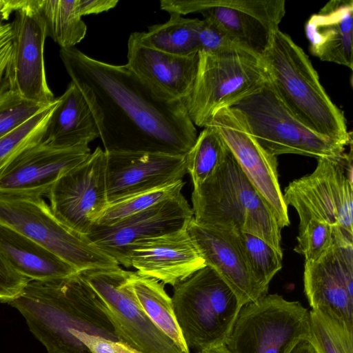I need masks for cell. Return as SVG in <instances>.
<instances>
[{"instance_id":"obj_36","label":"cell","mask_w":353,"mask_h":353,"mask_svg":"<svg viewBox=\"0 0 353 353\" xmlns=\"http://www.w3.org/2000/svg\"><path fill=\"white\" fill-rule=\"evenodd\" d=\"M199 52H215L241 46L212 21L201 20L198 35Z\"/></svg>"},{"instance_id":"obj_8","label":"cell","mask_w":353,"mask_h":353,"mask_svg":"<svg viewBox=\"0 0 353 353\" xmlns=\"http://www.w3.org/2000/svg\"><path fill=\"white\" fill-rule=\"evenodd\" d=\"M0 223L51 251L78 272L119 265L86 236L62 223L43 197L0 195Z\"/></svg>"},{"instance_id":"obj_33","label":"cell","mask_w":353,"mask_h":353,"mask_svg":"<svg viewBox=\"0 0 353 353\" xmlns=\"http://www.w3.org/2000/svg\"><path fill=\"white\" fill-rule=\"evenodd\" d=\"M254 277L268 294L273 277L282 268L283 252L251 234L239 233Z\"/></svg>"},{"instance_id":"obj_32","label":"cell","mask_w":353,"mask_h":353,"mask_svg":"<svg viewBox=\"0 0 353 353\" xmlns=\"http://www.w3.org/2000/svg\"><path fill=\"white\" fill-rule=\"evenodd\" d=\"M184 181H177L170 185L137 194L122 200L108 203L95 223L98 225H110L165 200L181 194Z\"/></svg>"},{"instance_id":"obj_28","label":"cell","mask_w":353,"mask_h":353,"mask_svg":"<svg viewBox=\"0 0 353 353\" xmlns=\"http://www.w3.org/2000/svg\"><path fill=\"white\" fill-rule=\"evenodd\" d=\"M43 19L46 36L61 48H74L85 36L87 27L78 10V0H32Z\"/></svg>"},{"instance_id":"obj_6","label":"cell","mask_w":353,"mask_h":353,"mask_svg":"<svg viewBox=\"0 0 353 353\" xmlns=\"http://www.w3.org/2000/svg\"><path fill=\"white\" fill-rule=\"evenodd\" d=\"M172 300L188 348L199 352L226 344L243 306L228 285L208 265L174 286Z\"/></svg>"},{"instance_id":"obj_41","label":"cell","mask_w":353,"mask_h":353,"mask_svg":"<svg viewBox=\"0 0 353 353\" xmlns=\"http://www.w3.org/2000/svg\"><path fill=\"white\" fill-rule=\"evenodd\" d=\"M26 0H0V23L8 19L11 13L19 10Z\"/></svg>"},{"instance_id":"obj_15","label":"cell","mask_w":353,"mask_h":353,"mask_svg":"<svg viewBox=\"0 0 353 353\" xmlns=\"http://www.w3.org/2000/svg\"><path fill=\"white\" fill-rule=\"evenodd\" d=\"M183 14L199 12L239 44L262 55L285 14L284 0H183Z\"/></svg>"},{"instance_id":"obj_43","label":"cell","mask_w":353,"mask_h":353,"mask_svg":"<svg viewBox=\"0 0 353 353\" xmlns=\"http://www.w3.org/2000/svg\"><path fill=\"white\" fill-rule=\"evenodd\" d=\"M199 353H231L225 345L212 347L199 351Z\"/></svg>"},{"instance_id":"obj_38","label":"cell","mask_w":353,"mask_h":353,"mask_svg":"<svg viewBox=\"0 0 353 353\" xmlns=\"http://www.w3.org/2000/svg\"><path fill=\"white\" fill-rule=\"evenodd\" d=\"M74 337L82 342L91 353H141L123 342L99 336L77 332Z\"/></svg>"},{"instance_id":"obj_24","label":"cell","mask_w":353,"mask_h":353,"mask_svg":"<svg viewBox=\"0 0 353 353\" xmlns=\"http://www.w3.org/2000/svg\"><path fill=\"white\" fill-rule=\"evenodd\" d=\"M57 99L43 141L66 148L88 145L99 137L93 114L83 95L72 81Z\"/></svg>"},{"instance_id":"obj_21","label":"cell","mask_w":353,"mask_h":353,"mask_svg":"<svg viewBox=\"0 0 353 353\" xmlns=\"http://www.w3.org/2000/svg\"><path fill=\"white\" fill-rule=\"evenodd\" d=\"M304 292L312 310L353 326V267L331 246L315 261H305Z\"/></svg>"},{"instance_id":"obj_23","label":"cell","mask_w":353,"mask_h":353,"mask_svg":"<svg viewBox=\"0 0 353 353\" xmlns=\"http://www.w3.org/2000/svg\"><path fill=\"white\" fill-rule=\"evenodd\" d=\"M352 0H331L312 14L305 24L311 53L352 70Z\"/></svg>"},{"instance_id":"obj_13","label":"cell","mask_w":353,"mask_h":353,"mask_svg":"<svg viewBox=\"0 0 353 353\" xmlns=\"http://www.w3.org/2000/svg\"><path fill=\"white\" fill-rule=\"evenodd\" d=\"M207 125L219 132L242 171L274 212L281 228L288 226V206L279 182L277 157L257 142L243 114L233 107L223 108L214 114Z\"/></svg>"},{"instance_id":"obj_7","label":"cell","mask_w":353,"mask_h":353,"mask_svg":"<svg viewBox=\"0 0 353 353\" xmlns=\"http://www.w3.org/2000/svg\"><path fill=\"white\" fill-rule=\"evenodd\" d=\"M232 107L244 116L251 133L270 154L339 158L345 145L312 130L283 102L270 79Z\"/></svg>"},{"instance_id":"obj_29","label":"cell","mask_w":353,"mask_h":353,"mask_svg":"<svg viewBox=\"0 0 353 353\" xmlns=\"http://www.w3.org/2000/svg\"><path fill=\"white\" fill-rule=\"evenodd\" d=\"M226 144L219 132L207 125L197 137L195 143L185 155L187 173L192 179L193 188L205 181L221 163Z\"/></svg>"},{"instance_id":"obj_40","label":"cell","mask_w":353,"mask_h":353,"mask_svg":"<svg viewBox=\"0 0 353 353\" xmlns=\"http://www.w3.org/2000/svg\"><path fill=\"white\" fill-rule=\"evenodd\" d=\"M117 0H78V10L81 17L99 14L114 8Z\"/></svg>"},{"instance_id":"obj_22","label":"cell","mask_w":353,"mask_h":353,"mask_svg":"<svg viewBox=\"0 0 353 353\" xmlns=\"http://www.w3.org/2000/svg\"><path fill=\"white\" fill-rule=\"evenodd\" d=\"M127 65L143 80L162 92L183 101L196 80L199 52L179 56L142 43L132 32L128 41Z\"/></svg>"},{"instance_id":"obj_26","label":"cell","mask_w":353,"mask_h":353,"mask_svg":"<svg viewBox=\"0 0 353 353\" xmlns=\"http://www.w3.org/2000/svg\"><path fill=\"white\" fill-rule=\"evenodd\" d=\"M129 282L138 303L150 320L183 353H190L176 319L172 298L166 293L164 285L137 272H131Z\"/></svg>"},{"instance_id":"obj_14","label":"cell","mask_w":353,"mask_h":353,"mask_svg":"<svg viewBox=\"0 0 353 353\" xmlns=\"http://www.w3.org/2000/svg\"><path fill=\"white\" fill-rule=\"evenodd\" d=\"M193 211L181 194L110 225L94 224L86 236L119 265L130 267L128 255L147 240L187 229Z\"/></svg>"},{"instance_id":"obj_1","label":"cell","mask_w":353,"mask_h":353,"mask_svg":"<svg viewBox=\"0 0 353 353\" xmlns=\"http://www.w3.org/2000/svg\"><path fill=\"white\" fill-rule=\"evenodd\" d=\"M60 58L86 100L105 152L185 156L197 139L183 100L150 85L127 65L107 63L76 48Z\"/></svg>"},{"instance_id":"obj_39","label":"cell","mask_w":353,"mask_h":353,"mask_svg":"<svg viewBox=\"0 0 353 353\" xmlns=\"http://www.w3.org/2000/svg\"><path fill=\"white\" fill-rule=\"evenodd\" d=\"M14 44L11 23H0V94L8 90L6 74Z\"/></svg>"},{"instance_id":"obj_2","label":"cell","mask_w":353,"mask_h":353,"mask_svg":"<svg viewBox=\"0 0 353 353\" xmlns=\"http://www.w3.org/2000/svg\"><path fill=\"white\" fill-rule=\"evenodd\" d=\"M8 304L22 314L47 353H91L74 337L77 332L120 341L104 305L79 272L30 281Z\"/></svg>"},{"instance_id":"obj_16","label":"cell","mask_w":353,"mask_h":353,"mask_svg":"<svg viewBox=\"0 0 353 353\" xmlns=\"http://www.w3.org/2000/svg\"><path fill=\"white\" fill-rule=\"evenodd\" d=\"M11 23L14 44L6 74L8 90L38 103L50 104L56 98L46 80V27L32 0H26L24 6L14 12Z\"/></svg>"},{"instance_id":"obj_42","label":"cell","mask_w":353,"mask_h":353,"mask_svg":"<svg viewBox=\"0 0 353 353\" xmlns=\"http://www.w3.org/2000/svg\"><path fill=\"white\" fill-rule=\"evenodd\" d=\"M290 353H316L308 339L299 341Z\"/></svg>"},{"instance_id":"obj_12","label":"cell","mask_w":353,"mask_h":353,"mask_svg":"<svg viewBox=\"0 0 353 353\" xmlns=\"http://www.w3.org/2000/svg\"><path fill=\"white\" fill-rule=\"evenodd\" d=\"M106 154L97 147L81 163L60 177L46 195L53 214L86 236L108 205Z\"/></svg>"},{"instance_id":"obj_25","label":"cell","mask_w":353,"mask_h":353,"mask_svg":"<svg viewBox=\"0 0 353 353\" xmlns=\"http://www.w3.org/2000/svg\"><path fill=\"white\" fill-rule=\"evenodd\" d=\"M0 252L15 271L30 281L63 278L78 272L51 251L1 223Z\"/></svg>"},{"instance_id":"obj_34","label":"cell","mask_w":353,"mask_h":353,"mask_svg":"<svg viewBox=\"0 0 353 353\" xmlns=\"http://www.w3.org/2000/svg\"><path fill=\"white\" fill-rule=\"evenodd\" d=\"M333 227L312 219L299 220L297 243L294 250L305 258L315 261L331 246Z\"/></svg>"},{"instance_id":"obj_4","label":"cell","mask_w":353,"mask_h":353,"mask_svg":"<svg viewBox=\"0 0 353 353\" xmlns=\"http://www.w3.org/2000/svg\"><path fill=\"white\" fill-rule=\"evenodd\" d=\"M262 57L277 94L304 125L345 146L352 141L343 112L332 102L308 56L290 35L279 28L273 30Z\"/></svg>"},{"instance_id":"obj_37","label":"cell","mask_w":353,"mask_h":353,"mask_svg":"<svg viewBox=\"0 0 353 353\" xmlns=\"http://www.w3.org/2000/svg\"><path fill=\"white\" fill-rule=\"evenodd\" d=\"M30 281L15 271L0 252V302L8 303L18 297Z\"/></svg>"},{"instance_id":"obj_18","label":"cell","mask_w":353,"mask_h":353,"mask_svg":"<svg viewBox=\"0 0 353 353\" xmlns=\"http://www.w3.org/2000/svg\"><path fill=\"white\" fill-rule=\"evenodd\" d=\"M108 203L182 180L185 156L105 152Z\"/></svg>"},{"instance_id":"obj_31","label":"cell","mask_w":353,"mask_h":353,"mask_svg":"<svg viewBox=\"0 0 353 353\" xmlns=\"http://www.w3.org/2000/svg\"><path fill=\"white\" fill-rule=\"evenodd\" d=\"M57 98L22 125L0 137V174L21 152L43 139Z\"/></svg>"},{"instance_id":"obj_3","label":"cell","mask_w":353,"mask_h":353,"mask_svg":"<svg viewBox=\"0 0 353 353\" xmlns=\"http://www.w3.org/2000/svg\"><path fill=\"white\" fill-rule=\"evenodd\" d=\"M194 221L203 226L256 236L283 252L281 227L274 212L226 145L215 172L193 188Z\"/></svg>"},{"instance_id":"obj_35","label":"cell","mask_w":353,"mask_h":353,"mask_svg":"<svg viewBox=\"0 0 353 353\" xmlns=\"http://www.w3.org/2000/svg\"><path fill=\"white\" fill-rule=\"evenodd\" d=\"M48 105L26 99L10 90L3 92L0 94V137L22 125Z\"/></svg>"},{"instance_id":"obj_30","label":"cell","mask_w":353,"mask_h":353,"mask_svg":"<svg viewBox=\"0 0 353 353\" xmlns=\"http://www.w3.org/2000/svg\"><path fill=\"white\" fill-rule=\"evenodd\" d=\"M308 340L316 353H353V326L311 309Z\"/></svg>"},{"instance_id":"obj_17","label":"cell","mask_w":353,"mask_h":353,"mask_svg":"<svg viewBox=\"0 0 353 353\" xmlns=\"http://www.w3.org/2000/svg\"><path fill=\"white\" fill-rule=\"evenodd\" d=\"M88 145L57 148L41 141L16 156L0 174V195L43 197L90 154Z\"/></svg>"},{"instance_id":"obj_20","label":"cell","mask_w":353,"mask_h":353,"mask_svg":"<svg viewBox=\"0 0 353 353\" xmlns=\"http://www.w3.org/2000/svg\"><path fill=\"white\" fill-rule=\"evenodd\" d=\"M128 262L139 274L173 287L205 266L187 229L137 244Z\"/></svg>"},{"instance_id":"obj_5","label":"cell","mask_w":353,"mask_h":353,"mask_svg":"<svg viewBox=\"0 0 353 353\" xmlns=\"http://www.w3.org/2000/svg\"><path fill=\"white\" fill-rule=\"evenodd\" d=\"M268 79L262 55L245 46L199 52L196 80L184 101L188 116L204 128L218 110L232 107Z\"/></svg>"},{"instance_id":"obj_19","label":"cell","mask_w":353,"mask_h":353,"mask_svg":"<svg viewBox=\"0 0 353 353\" xmlns=\"http://www.w3.org/2000/svg\"><path fill=\"white\" fill-rule=\"evenodd\" d=\"M187 231L205 265L214 269L244 305L266 295L256 281L239 233L196 223Z\"/></svg>"},{"instance_id":"obj_10","label":"cell","mask_w":353,"mask_h":353,"mask_svg":"<svg viewBox=\"0 0 353 353\" xmlns=\"http://www.w3.org/2000/svg\"><path fill=\"white\" fill-rule=\"evenodd\" d=\"M131 272L119 265L79 273L104 305L120 341L141 353H183L140 306L129 282Z\"/></svg>"},{"instance_id":"obj_9","label":"cell","mask_w":353,"mask_h":353,"mask_svg":"<svg viewBox=\"0 0 353 353\" xmlns=\"http://www.w3.org/2000/svg\"><path fill=\"white\" fill-rule=\"evenodd\" d=\"M309 338V310L267 294L242 306L225 344L231 353H290Z\"/></svg>"},{"instance_id":"obj_11","label":"cell","mask_w":353,"mask_h":353,"mask_svg":"<svg viewBox=\"0 0 353 353\" xmlns=\"http://www.w3.org/2000/svg\"><path fill=\"white\" fill-rule=\"evenodd\" d=\"M343 155L318 159L314 170L292 181L283 194L299 220L315 219L353 236V181L347 174Z\"/></svg>"},{"instance_id":"obj_27","label":"cell","mask_w":353,"mask_h":353,"mask_svg":"<svg viewBox=\"0 0 353 353\" xmlns=\"http://www.w3.org/2000/svg\"><path fill=\"white\" fill-rule=\"evenodd\" d=\"M166 22L150 26L148 32H135L138 39L169 54L188 56L199 51L198 35L201 20L170 13Z\"/></svg>"}]
</instances>
